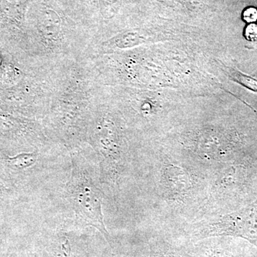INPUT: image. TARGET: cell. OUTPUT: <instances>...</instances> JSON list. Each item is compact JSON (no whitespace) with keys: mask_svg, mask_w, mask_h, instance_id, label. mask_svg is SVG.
Returning <instances> with one entry per match:
<instances>
[{"mask_svg":"<svg viewBox=\"0 0 257 257\" xmlns=\"http://www.w3.org/2000/svg\"><path fill=\"white\" fill-rule=\"evenodd\" d=\"M154 166L155 188L160 202L177 214L190 211L200 217L207 202L211 169L193 158L162 157L155 160Z\"/></svg>","mask_w":257,"mask_h":257,"instance_id":"cell-1","label":"cell"},{"mask_svg":"<svg viewBox=\"0 0 257 257\" xmlns=\"http://www.w3.org/2000/svg\"><path fill=\"white\" fill-rule=\"evenodd\" d=\"M71 172L64 187V199L84 226L94 227L114 248V241L104 224L103 214L104 192L98 183L89 162L79 155L72 156Z\"/></svg>","mask_w":257,"mask_h":257,"instance_id":"cell-2","label":"cell"},{"mask_svg":"<svg viewBox=\"0 0 257 257\" xmlns=\"http://www.w3.org/2000/svg\"><path fill=\"white\" fill-rule=\"evenodd\" d=\"M192 243L211 237L241 238L257 247V202L231 213L192 221L185 229Z\"/></svg>","mask_w":257,"mask_h":257,"instance_id":"cell-3","label":"cell"},{"mask_svg":"<svg viewBox=\"0 0 257 257\" xmlns=\"http://www.w3.org/2000/svg\"><path fill=\"white\" fill-rule=\"evenodd\" d=\"M91 139L97 155L99 182L114 195L130 162L126 151L120 143L114 125L107 119L96 123Z\"/></svg>","mask_w":257,"mask_h":257,"instance_id":"cell-4","label":"cell"},{"mask_svg":"<svg viewBox=\"0 0 257 257\" xmlns=\"http://www.w3.org/2000/svg\"><path fill=\"white\" fill-rule=\"evenodd\" d=\"M194 246L191 252L197 257H256L236 250L229 244L226 236L208 238Z\"/></svg>","mask_w":257,"mask_h":257,"instance_id":"cell-5","label":"cell"},{"mask_svg":"<svg viewBox=\"0 0 257 257\" xmlns=\"http://www.w3.org/2000/svg\"><path fill=\"white\" fill-rule=\"evenodd\" d=\"M150 254L149 257H197L192 252L173 246L168 241L155 239L150 243Z\"/></svg>","mask_w":257,"mask_h":257,"instance_id":"cell-6","label":"cell"},{"mask_svg":"<svg viewBox=\"0 0 257 257\" xmlns=\"http://www.w3.org/2000/svg\"><path fill=\"white\" fill-rule=\"evenodd\" d=\"M40 153L37 151L22 152L14 157H5L7 165L13 170L22 171L28 170L37 163Z\"/></svg>","mask_w":257,"mask_h":257,"instance_id":"cell-7","label":"cell"},{"mask_svg":"<svg viewBox=\"0 0 257 257\" xmlns=\"http://www.w3.org/2000/svg\"><path fill=\"white\" fill-rule=\"evenodd\" d=\"M227 72L231 78L234 79L235 81L241 84V85L251 89L253 92H257V80L256 79L249 77V76L246 75V74L237 72L234 69H231L229 67V68L227 67Z\"/></svg>","mask_w":257,"mask_h":257,"instance_id":"cell-8","label":"cell"},{"mask_svg":"<svg viewBox=\"0 0 257 257\" xmlns=\"http://www.w3.org/2000/svg\"><path fill=\"white\" fill-rule=\"evenodd\" d=\"M245 38L248 41H256L257 40V25L254 23H251L246 26L243 32Z\"/></svg>","mask_w":257,"mask_h":257,"instance_id":"cell-9","label":"cell"},{"mask_svg":"<svg viewBox=\"0 0 257 257\" xmlns=\"http://www.w3.org/2000/svg\"><path fill=\"white\" fill-rule=\"evenodd\" d=\"M243 20L247 23H253L257 20V10L250 7L246 8L243 13Z\"/></svg>","mask_w":257,"mask_h":257,"instance_id":"cell-10","label":"cell"},{"mask_svg":"<svg viewBox=\"0 0 257 257\" xmlns=\"http://www.w3.org/2000/svg\"><path fill=\"white\" fill-rule=\"evenodd\" d=\"M3 187L0 186V197H1V196L3 195Z\"/></svg>","mask_w":257,"mask_h":257,"instance_id":"cell-11","label":"cell"}]
</instances>
